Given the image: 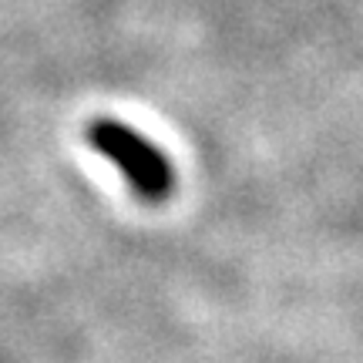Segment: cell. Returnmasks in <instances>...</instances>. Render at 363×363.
I'll use <instances>...</instances> for the list:
<instances>
[{
    "instance_id": "cell-1",
    "label": "cell",
    "mask_w": 363,
    "mask_h": 363,
    "mask_svg": "<svg viewBox=\"0 0 363 363\" xmlns=\"http://www.w3.org/2000/svg\"><path fill=\"white\" fill-rule=\"evenodd\" d=\"M84 135L98 155L115 162V169L125 175V182L138 199L145 202L169 199V192L175 189V175H172L169 158L148 138H142L138 131H131L128 125H121L115 118H94Z\"/></svg>"
}]
</instances>
